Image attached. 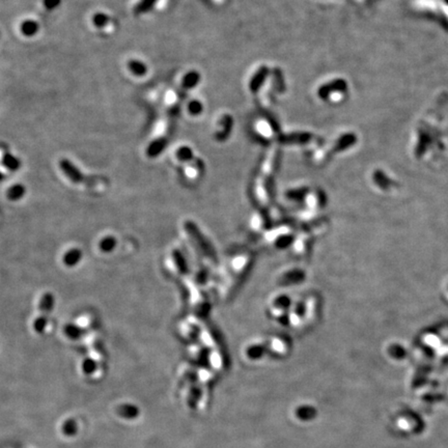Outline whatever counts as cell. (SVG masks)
<instances>
[{"label":"cell","mask_w":448,"mask_h":448,"mask_svg":"<svg viewBox=\"0 0 448 448\" xmlns=\"http://www.w3.org/2000/svg\"><path fill=\"white\" fill-rule=\"evenodd\" d=\"M348 85L345 80L335 79L323 84L318 91L321 99L331 102H339L346 95Z\"/></svg>","instance_id":"1"},{"label":"cell","mask_w":448,"mask_h":448,"mask_svg":"<svg viewBox=\"0 0 448 448\" xmlns=\"http://www.w3.org/2000/svg\"><path fill=\"white\" fill-rule=\"evenodd\" d=\"M59 167L67 178L74 184H80L84 180V175L81 170L72 161L68 159H62L59 161Z\"/></svg>","instance_id":"2"},{"label":"cell","mask_w":448,"mask_h":448,"mask_svg":"<svg viewBox=\"0 0 448 448\" xmlns=\"http://www.w3.org/2000/svg\"><path fill=\"white\" fill-rule=\"evenodd\" d=\"M83 257V252L80 248H71L62 255V263L68 268H75Z\"/></svg>","instance_id":"3"},{"label":"cell","mask_w":448,"mask_h":448,"mask_svg":"<svg viewBox=\"0 0 448 448\" xmlns=\"http://www.w3.org/2000/svg\"><path fill=\"white\" fill-rule=\"evenodd\" d=\"M167 147V140L164 138H158L153 140L147 148V156L149 158H156L159 157V156L163 153L165 148Z\"/></svg>","instance_id":"4"},{"label":"cell","mask_w":448,"mask_h":448,"mask_svg":"<svg viewBox=\"0 0 448 448\" xmlns=\"http://www.w3.org/2000/svg\"><path fill=\"white\" fill-rule=\"evenodd\" d=\"M40 30V24L34 19H26L20 24V31L26 38L35 37Z\"/></svg>","instance_id":"5"},{"label":"cell","mask_w":448,"mask_h":448,"mask_svg":"<svg viewBox=\"0 0 448 448\" xmlns=\"http://www.w3.org/2000/svg\"><path fill=\"white\" fill-rule=\"evenodd\" d=\"M55 306V297L52 293H45L39 302V309L44 316L53 311Z\"/></svg>","instance_id":"6"},{"label":"cell","mask_w":448,"mask_h":448,"mask_svg":"<svg viewBox=\"0 0 448 448\" xmlns=\"http://www.w3.org/2000/svg\"><path fill=\"white\" fill-rule=\"evenodd\" d=\"M128 70L135 77H143L148 74L149 68L145 62L139 59H131L128 61Z\"/></svg>","instance_id":"7"},{"label":"cell","mask_w":448,"mask_h":448,"mask_svg":"<svg viewBox=\"0 0 448 448\" xmlns=\"http://www.w3.org/2000/svg\"><path fill=\"white\" fill-rule=\"evenodd\" d=\"M1 164L9 171H18L21 168V161L12 153H5L1 157Z\"/></svg>","instance_id":"8"},{"label":"cell","mask_w":448,"mask_h":448,"mask_svg":"<svg viewBox=\"0 0 448 448\" xmlns=\"http://www.w3.org/2000/svg\"><path fill=\"white\" fill-rule=\"evenodd\" d=\"M26 194V188L22 184H15L6 190V199L10 202H19Z\"/></svg>","instance_id":"9"},{"label":"cell","mask_w":448,"mask_h":448,"mask_svg":"<svg viewBox=\"0 0 448 448\" xmlns=\"http://www.w3.org/2000/svg\"><path fill=\"white\" fill-rule=\"evenodd\" d=\"M64 334L72 340H78L80 339L83 335L85 334V330L81 328L80 326L73 324V323H69L65 327H64Z\"/></svg>","instance_id":"10"},{"label":"cell","mask_w":448,"mask_h":448,"mask_svg":"<svg viewBox=\"0 0 448 448\" xmlns=\"http://www.w3.org/2000/svg\"><path fill=\"white\" fill-rule=\"evenodd\" d=\"M201 81V74L196 71H189L182 78V86L185 89L194 88Z\"/></svg>","instance_id":"11"},{"label":"cell","mask_w":448,"mask_h":448,"mask_svg":"<svg viewBox=\"0 0 448 448\" xmlns=\"http://www.w3.org/2000/svg\"><path fill=\"white\" fill-rule=\"evenodd\" d=\"M118 246V240L113 236H106L100 240L99 249L103 253H111Z\"/></svg>","instance_id":"12"},{"label":"cell","mask_w":448,"mask_h":448,"mask_svg":"<svg viewBox=\"0 0 448 448\" xmlns=\"http://www.w3.org/2000/svg\"><path fill=\"white\" fill-rule=\"evenodd\" d=\"M267 75H268V70L267 68H262L260 70H258L254 76L252 77V79L250 80V89H251L253 92H255V90H258V88H260V86L263 85V82L264 80L267 78Z\"/></svg>","instance_id":"13"},{"label":"cell","mask_w":448,"mask_h":448,"mask_svg":"<svg viewBox=\"0 0 448 448\" xmlns=\"http://www.w3.org/2000/svg\"><path fill=\"white\" fill-rule=\"evenodd\" d=\"M172 259H173V262L176 266V268H178V270L180 271L181 273H186V271H187V263H186V260L184 258V255L179 251V250H173L172 251Z\"/></svg>","instance_id":"14"},{"label":"cell","mask_w":448,"mask_h":448,"mask_svg":"<svg viewBox=\"0 0 448 448\" xmlns=\"http://www.w3.org/2000/svg\"><path fill=\"white\" fill-rule=\"evenodd\" d=\"M109 20H110L109 16L102 12L96 13L92 16V23L97 28H103L107 26V24L109 23Z\"/></svg>","instance_id":"15"},{"label":"cell","mask_w":448,"mask_h":448,"mask_svg":"<svg viewBox=\"0 0 448 448\" xmlns=\"http://www.w3.org/2000/svg\"><path fill=\"white\" fill-rule=\"evenodd\" d=\"M175 156L180 161L188 162L193 159V152H192V149H190L188 147H185L184 145V147H181L178 149V151H176V153H175Z\"/></svg>","instance_id":"16"},{"label":"cell","mask_w":448,"mask_h":448,"mask_svg":"<svg viewBox=\"0 0 448 448\" xmlns=\"http://www.w3.org/2000/svg\"><path fill=\"white\" fill-rule=\"evenodd\" d=\"M187 110H188V112L191 114V116L196 117V116H200V114H202V112L204 111V106L201 101L192 100L189 102L188 106H187Z\"/></svg>","instance_id":"17"},{"label":"cell","mask_w":448,"mask_h":448,"mask_svg":"<svg viewBox=\"0 0 448 448\" xmlns=\"http://www.w3.org/2000/svg\"><path fill=\"white\" fill-rule=\"evenodd\" d=\"M47 325H48V319L46 316L43 315L35 320L34 329L37 333H39V334H41V333H44V331L46 330Z\"/></svg>","instance_id":"18"},{"label":"cell","mask_w":448,"mask_h":448,"mask_svg":"<svg viewBox=\"0 0 448 448\" xmlns=\"http://www.w3.org/2000/svg\"><path fill=\"white\" fill-rule=\"evenodd\" d=\"M257 130H258V132L260 134H263L264 136H266V137H270L271 135H272V129H271L270 124L268 122H258Z\"/></svg>","instance_id":"19"},{"label":"cell","mask_w":448,"mask_h":448,"mask_svg":"<svg viewBox=\"0 0 448 448\" xmlns=\"http://www.w3.org/2000/svg\"><path fill=\"white\" fill-rule=\"evenodd\" d=\"M96 362L92 359H85L84 362L82 364V368L86 373H91L93 370L96 369Z\"/></svg>","instance_id":"20"},{"label":"cell","mask_w":448,"mask_h":448,"mask_svg":"<svg viewBox=\"0 0 448 448\" xmlns=\"http://www.w3.org/2000/svg\"><path fill=\"white\" fill-rule=\"evenodd\" d=\"M60 4V0H44V5L48 10L55 9Z\"/></svg>","instance_id":"21"},{"label":"cell","mask_w":448,"mask_h":448,"mask_svg":"<svg viewBox=\"0 0 448 448\" xmlns=\"http://www.w3.org/2000/svg\"><path fill=\"white\" fill-rule=\"evenodd\" d=\"M156 2V0H142V2L139 4V9L141 12L150 9V7Z\"/></svg>","instance_id":"22"},{"label":"cell","mask_w":448,"mask_h":448,"mask_svg":"<svg viewBox=\"0 0 448 448\" xmlns=\"http://www.w3.org/2000/svg\"><path fill=\"white\" fill-rule=\"evenodd\" d=\"M4 178H5L4 173H3L1 170H0V182H2V181L4 180Z\"/></svg>","instance_id":"23"}]
</instances>
